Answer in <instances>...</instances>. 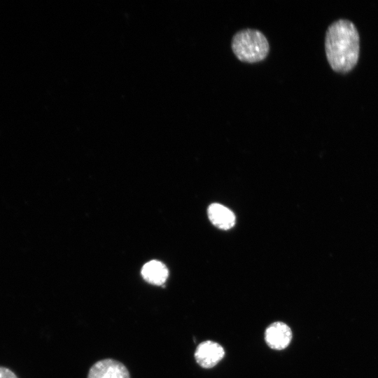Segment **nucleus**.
Listing matches in <instances>:
<instances>
[{
  "label": "nucleus",
  "mask_w": 378,
  "mask_h": 378,
  "mask_svg": "<svg viewBox=\"0 0 378 378\" xmlns=\"http://www.w3.org/2000/svg\"><path fill=\"white\" fill-rule=\"evenodd\" d=\"M207 213L211 222L220 229H230L235 223V216L233 212L220 204H211L208 208Z\"/></svg>",
  "instance_id": "6"
},
{
  "label": "nucleus",
  "mask_w": 378,
  "mask_h": 378,
  "mask_svg": "<svg viewBox=\"0 0 378 378\" xmlns=\"http://www.w3.org/2000/svg\"><path fill=\"white\" fill-rule=\"evenodd\" d=\"M293 337L290 327L284 322L276 321L271 323L265 330V340L271 349L282 350L291 342Z\"/></svg>",
  "instance_id": "5"
},
{
  "label": "nucleus",
  "mask_w": 378,
  "mask_h": 378,
  "mask_svg": "<svg viewBox=\"0 0 378 378\" xmlns=\"http://www.w3.org/2000/svg\"><path fill=\"white\" fill-rule=\"evenodd\" d=\"M0 378H18V377L10 369L0 366Z\"/></svg>",
  "instance_id": "8"
},
{
  "label": "nucleus",
  "mask_w": 378,
  "mask_h": 378,
  "mask_svg": "<svg viewBox=\"0 0 378 378\" xmlns=\"http://www.w3.org/2000/svg\"><path fill=\"white\" fill-rule=\"evenodd\" d=\"M88 378H130V376L128 370L122 363L106 358L92 365Z\"/></svg>",
  "instance_id": "4"
},
{
  "label": "nucleus",
  "mask_w": 378,
  "mask_h": 378,
  "mask_svg": "<svg viewBox=\"0 0 378 378\" xmlns=\"http://www.w3.org/2000/svg\"><path fill=\"white\" fill-rule=\"evenodd\" d=\"M232 49L241 61L256 62L267 57L270 45L262 31L246 28L234 34L232 39Z\"/></svg>",
  "instance_id": "2"
},
{
  "label": "nucleus",
  "mask_w": 378,
  "mask_h": 378,
  "mask_svg": "<svg viewBox=\"0 0 378 378\" xmlns=\"http://www.w3.org/2000/svg\"><path fill=\"white\" fill-rule=\"evenodd\" d=\"M141 275L147 282L160 286L166 281L169 272L162 262L158 260H151L143 266Z\"/></svg>",
  "instance_id": "7"
},
{
  "label": "nucleus",
  "mask_w": 378,
  "mask_h": 378,
  "mask_svg": "<svg viewBox=\"0 0 378 378\" xmlns=\"http://www.w3.org/2000/svg\"><path fill=\"white\" fill-rule=\"evenodd\" d=\"M194 356L200 366L209 369L216 366L223 358L225 351L218 343L207 340L197 346Z\"/></svg>",
  "instance_id": "3"
},
{
  "label": "nucleus",
  "mask_w": 378,
  "mask_h": 378,
  "mask_svg": "<svg viewBox=\"0 0 378 378\" xmlns=\"http://www.w3.org/2000/svg\"><path fill=\"white\" fill-rule=\"evenodd\" d=\"M325 48L328 62L334 71L346 73L351 70L358 62L360 50L355 25L346 20L332 22L326 31Z\"/></svg>",
  "instance_id": "1"
}]
</instances>
